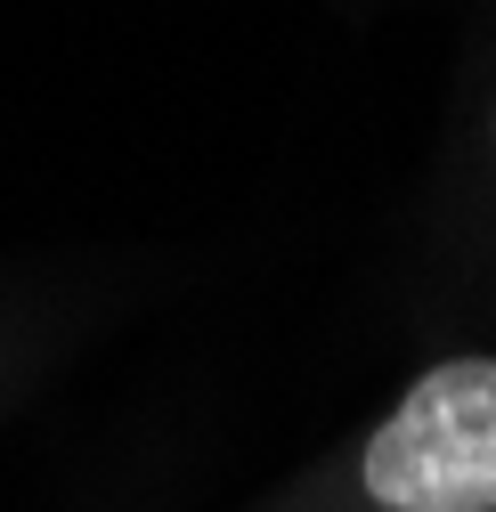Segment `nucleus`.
I'll return each instance as SVG.
<instances>
[{
  "instance_id": "nucleus-1",
  "label": "nucleus",
  "mask_w": 496,
  "mask_h": 512,
  "mask_svg": "<svg viewBox=\"0 0 496 512\" xmlns=\"http://www.w3.org/2000/svg\"><path fill=\"white\" fill-rule=\"evenodd\" d=\"M366 496L383 512H496V358L415 382L366 439Z\"/></svg>"
}]
</instances>
